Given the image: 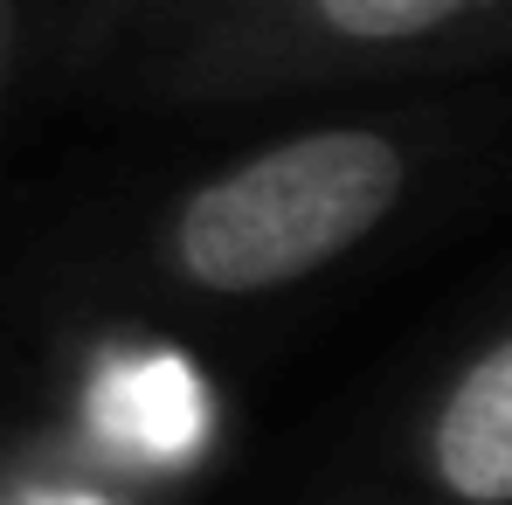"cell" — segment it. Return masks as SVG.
<instances>
[{
    "instance_id": "6da1fadb",
    "label": "cell",
    "mask_w": 512,
    "mask_h": 505,
    "mask_svg": "<svg viewBox=\"0 0 512 505\" xmlns=\"http://www.w3.org/2000/svg\"><path fill=\"white\" fill-rule=\"evenodd\" d=\"M409 153L374 125L277 139L201 180L167 222V263L208 298H263L360 250L402 201Z\"/></svg>"
},
{
    "instance_id": "7a4b0ae2",
    "label": "cell",
    "mask_w": 512,
    "mask_h": 505,
    "mask_svg": "<svg viewBox=\"0 0 512 505\" xmlns=\"http://www.w3.org/2000/svg\"><path fill=\"white\" fill-rule=\"evenodd\" d=\"M353 505H512V326L429 395L395 464Z\"/></svg>"
},
{
    "instance_id": "3957f363",
    "label": "cell",
    "mask_w": 512,
    "mask_h": 505,
    "mask_svg": "<svg viewBox=\"0 0 512 505\" xmlns=\"http://www.w3.org/2000/svg\"><path fill=\"white\" fill-rule=\"evenodd\" d=\"M97 422L118 443H146L173 450L194 429V381L180 360H139V367H111L97 381Z\"/></svg>"
},
{
    "instance_id": "277c9868",
    "label": "cell",
    "mask_w": 512,
    "mask_h": 505,
    "mask_svg": "<svg viewBox=\"0 0 512 505\" xmlns=\"http://www.w3.org/2000/svg\"><path fill=\"white\" fill-rule=\"evenodd\" d=\"M312 7L346 42H416V35L450 28L478 0H312Z\"/></svg>"
}]
</instances>
